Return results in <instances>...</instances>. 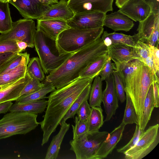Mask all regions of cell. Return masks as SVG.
Listing matches in <instances>:
<instances>
[{
  "label": "cell",
  "instance_id": "obj_40",
  "mask_svg": "<svg viewBox=\"0 0 159 159\" xmlns=\"http://www.w3.org/2000/svg\"><path fill=\"white\" fill-rule=\"evenodd\" d=\"M144 130L141 129L138 125H136L134 133L130 141L125 145L117 149L118 152L124 154L127 151L133 147L137 143Z\"/></svg>",
  "mask_w": 159,
  "mask_h": 159
},
{
  "label": "cell",
  "instance_id": "obj_36",
  "mask_svg": "<svg viewBox=\"0 0 159 159\" xmlns=\"http://www.w3.org/2000/svg\"><path fill=\"white\" fill-rule=\"evenodd\" d=\"M28 54L27 52H20L13 57L0 68V75L6 73L18 66Z\"/></svg>",
  "mask_w": 159,
  "mask_h": 159
},
{
  "label": "cell",
  "instance_id": "obj_23",
  "mask_svg": "<svg viewBox=\"0 0 159 159\" xmlns=\"http://www.w3.org/2000/svg\"><path fill=\"white\" fill-rule=\"evenodd\" d=\"M30 60V54L28 53L18 66L0 75V86L12 83L25 77L27 72V66Z\"/></svg>",
  "mask_w": 159,
  "mask_h": 159
},
{
  "label": "cell",
  "instance_id": "obj_50",
  "mask_svg": "<svg viewBox=\"0 0 159 159\" xmlns=\"http://www.w3.org/2000/svg\"><path fill=\"white\" fill-rule=\"evenodd\" d=\"M44 5L50 6L58 2V0H39Z\"/></svg>",
  "mask_w": 159,
  "mask_h": 159
},
{
  "label": "cell",
  "instance_id": "obj_52",
  "mask_svg": "<svg viewBox=\"0 0 159 159\" xmlns=\"http://www.w3.org/2000/svg\"><path fill=\"white\" fill-rule=\"evenodd\" d=\"M12 83H11L10 84H7V85H3V86H0V90H1V89H3L6 87L7 86H8V85H9L10 84H12Z\"/></svg>",
  "mask_w": 159,
  "mask_h": 159
},
{
  "label": "cell",
  "instance_id": "obj_21",
  "mask_svg": "<svg viewBox=\"0 0 159 159\" xmlns=\"http://www.w3.org/2000/svg\"><path fill=\"white\" fill-rule=\"evenodd\" d=\"M31 78L27 72L25 77L0 90V104L17 100L22 90Z\"/></svg>",
  "mask_w": 159,
  "mask_h": 159
},
{
  "label": "cell",
  "instance_id": "obj_22",
  "mask_svg": "<svg viewBox=\"0 0 159 159\" xmlns=\"http://www.w3.org/2000/svg\"><path fill=\"white\" fill-rule=\"evenodd\" d=\"M102 39L105 45L107 47L115 44H122L135 47L138 39L137 34L132 36L116 32H103Z\"/></svg>",
  "mask_w": 159,
  "mask_h": 159
},
{
  "label": "cell",
  "instance_id": "obj_30",
  "mask_svg": "<svg viewBox=\"0 0 159 159\" xmlns=\"http://www.w3.org/2000/svg\"><path fill=\"white\" fill-rule=\"evenodd\" d=\"M45 84L44 87L38 91L28 95L20 96L16 102L20 103H24L48 98V97L46 96V95L54 91L56 89L51 84Z\"/></svg>",
  "mask_w": 159,
  "mask_h": 159
},
{
  "label": "cell",
  "instance_id": "obj_45",
  "mask_svg": "<svg viewBox=\"0 0 159 159\" xmlns=\"http://www.w3.org/2000/svg\"><path fill=\"white\" fill-rule=\"evenodd\" d=\"M152 84L154 107L158 108L159 107V82L153 81Z\"/></svg>",
  "mask_w": 159,
  "mask_h": 159
},
{
  "label": "cell",
  "instance_id": "obj_9",
  "mask_svg": "<svg viewBox=\"0 0 159 159\" xmlns=\"http://www.w3.org/2000/svg\"><path fill=\"white\" fill-rule=\"evenodd\" d=\"M35 23L32 19H20L12 23V27L7 32L0 35V42L12 40L26 43L28 47L33 48L36 30Z\"/></svg>",
  "mask_w": 159,
  "mask_h": 159
},
{
  "label": "cell",
  "instance_id": "obj_41",
  "mask_svg": "<svg viewBox=\"0 0 159 159\" xmlns=\"http://www.w3.org/2000/svg\"><path fill=\"white\" fill-rule=\"evenodd\" d=\"M91 112V107L88 101H84L81 105L76 114L78 119L84 122L87 123Z\"/></svg>",
  "mask_w": 159,
  "mask_h": 159
},
{
  "label": "cell",
  "instance_id": "obj_25",
  "mask_svg": "<svg viewBox=\"0 0 159 159\" xmlns=\"http://www.w3.org/2000/svg\"><path fill=\"white\" fill-rule=\"evenodd\" d=\"M47 100L45 99L24 103L16 102L12 104L9 111H24L38 115L44 111L47 105Z\"/></svg>",
  "mask_w": 159,
  "mask_h": 159
},
{
  "label": "cell",
  "instance_id": "obj_28",
  "mask_svg": "<svg viewBox=\"0 0 159 159\" xmlns=\"http://www.w3.org/2000/svg\"><path fill=\"white\" fill-rule=\"evenodd\" d=\"M89 94V104L91 107H101L103 93L102 81L99 75L95 76Z\"/></svg>",
  "mask_w": 159,
  "mask_h": 159
},
{
  "label": "cell",
  "instance_id": "obj_35",
  "mask_svg": "<svg viewBox=\"0 0 159 159\" xmlns=\"http://www.w3.org/2000/svg\"><path fill=\"white\" fill-rule=\"evenodd\" d=\"M125 93L126 104L122 122L125 125L133 124L138 125L137 116L132 102L128 94Z\"/></svg>",
  "mask_w": 159,
  "mask_h": 159
},
{
  "label": "cell",
  "instance_id": "obj_20",
  "mask_svg": "<svg viewBox=\"0 0 159 159\" xmlns=\"http://www.w3.org/2000/svg\"><path fill=\"white\" fill-rule=\"evenodd\" d=\"M134 25L133 20L118 11L106 14L103 21V26L114 31H129Z\"/></svg>",
  "mask_w": 159,
  "mask_h": 159
},
{
  "label": "cell",
  "instance_id": "obj_14",
  "mask_svg": "<svg viewBox=\"0 0 159 159\" xmlns=\"http://www.w3.org/2000/svg\"><path fill=\"white\" fill-rule=\"evenodd\" d=\"M118 11L135 21H142L151 14L150 6L143 0H129Z\"/></svg>",
  "mask_w": 159,
  "mask_h": 159
},
{
  "label": "cell",
  "instance_id": "obj_5",
  "mask_svg": "<svg viewBox=\"0 0 159 159\" xmlns=\"http://www.w3.org/2000/svg\"><path fill=\"white\" fill-rule=\"evenodd\" d=\"M34 46L44 73L47 75L60 66L73 53L59 55L55 41L47 37L42 32L36 30Z\"/></svg>",
  "mask_w": 159,
  "mask_h": 159
},
{
  "label": "cell",
  "instance_id": "obj_16",
  "mask_svg": "<svg viewBox=\"0 0 159 159\" xmlns=\"http://www.w3.org/2000/svg\"><path fill=\"white\" fill-rule=\"evenodd\" d=\"M107 55L115 64L138 59L142 61L134 47L122 44L111 45L107 47Z\"/></svg>",
  "mask_w": 159,
  "mask_h": 159
},
{
  "label": "cell",
  "instance_id": "obj_38",
  "mask_svg": "<svg viewBox=\"0 0 159 159\" xmlns=\"http://www.w3.org/2000/svg\"><path fill=\"white\" fill-rule=\"evenodd\" d=\"M31 78V79L22 90L20 96L33 93L39 90L45 86V84L43 82L41 83L39 80L34 77Z\"/></svg>",
  "mask_w": 159,
  "mask_h": 159
},
{
  "label": "cell",
  "instance_id": "obj_39",
  "mask_svg": "<svg viewBox=\"0 0 159 159\" xmlns=\"http://www.w3.org/2000/svg\"><path fill=\"white\" fill-rule=\"evenodd\" d=\"M114 80L115 88L117 94L121 102H123L126 100L125 87L122 79L116 70L112 72Z\"/></svg>",
  "mask_w": 159,
  "mask_h": 159
},
{
  "label": "cell",
  "instance_id": "obj_18",
  "mask_svg": "<svg viewBox=\"0 0 159 159\" xmlns=\"http://www.w3.org/2000/svg\"><path fill=\"white\" fill-rule=\"evenodd\" d=\"M125 125L122 122L119 126L108 133L96 153V159H103L111 153L122 139Z\"/></svg>",
  "mask_w": 159,
  "mask_h": 159
},
{
  "label": "cell",
  "instance_id": "obj_7",
  "mask_svg": "<svg viewBox=\"0 0 159 159\" xmlns=\"http://www.w3.org/2000/svg\"><path fill=\"white\" fill-rule=\"evenodd\" d=\"M108 133L106 131L88 132L82 137L70 141V149L76 159H96V153Z\"/></svg>",
  "mask_w": 159,
  "mask_h": 159
},
{
  "label": "cell",
  "instance_id": "obj_3",
  "mask_svg": "<svg viewBox=\"0 0 159 159\" xmlns=\"http://www.w3.org/2000/svg\"><path fill=\"white\" fill-rule=\"evenodd\" d=\"M135 109L138 125L141 122L144 101L153 81L159 82L150 69L142 61L134 59L115 64Z\"/></svg>",
  "mask_w": 159,
  "mask_h": 159
},
{
  "label": "cell",
  "instance_id": "obj_27",
  "mask_svg": "<svg viewBox=\"0 0 159 159\" xmlns=\"http://www.w3.org/2000/svg\"><path fill=\"white\" fill-rule=\"evenodd\" d=\"M154 107L153 95L152 85L150 86L145 98L141 123L139 125L140 128L144 130L150 120Z\"/></svg>",
  "mask_w": 159,
  "mask_h": 159
},
{
  "label": "cell",
  "instance_id": "obj_49",
  "mask_svg": "<svg viewBox=\"0 0 159 159\" xmlns=\"http://www.w3.org/2000/svg\"><path fill=\"white\" fill-rule=\"evenodd\" d=\"M16 43L19 49V53L25 50L26 48L28 47V44L25 42L21 41H16Z\"/></svg>",
  "mask_w": 159,
  "mask_h": 159
},
{
  "label": "cell",
  "instance_id": "obj_51",
  "mask_svg": "<svg viewBox=\"0 0 159 159\" xmlns=\"http://www.w3.org/2000/svg\"><path fill=\"white\" fill-rule=\"evenodd\" d=\"M128 0H116L115 4L120 8Z\"/></svg>",
  "mask_w": 159,
  "mask_h": 159
},
{
  "label": "cell",
  "instance_id": "obj_32",
  "mask_svg": "<svg viewBox=\"0 0 159 159\" xmlns=\"http://www.w3.org/2000/svg\"><path fill=\"white\" fill-rule=\"evenodd\" d=\"M103 110L101 107H91V112L87 122L88 131L93 132L99 131L104 123Z\"/></svg>",
  "mask_w": 159,
  "mask_h": 159
},
{
  "label": "cell",
  "instance_id": "obj_26",
  "mask_svg": "<svg viewBox=\"0 0 159 159\" xmlns=\"http://www.w3.org/2000/svg\"><path fill=\"white\" fill-rule=\"evenodd\" d=\"M109 58L107 54L98 57L80 73L79 77L94 78L96 76L98 75Z\"/></svg>",
  "mask_w": 159,
  "mask_h": 159
},
{
  "label": "cell",
  "instance_id": "obj_2",
  "mask_svg": "<svg viewBox=\"0 0 159 159\" xmlns=\"http://www.w3.org/2000/svg\"><path fill=\"white\" fill-rule=\"evenodd\" d=\"M107 47L100 37L73 53L59 67L48 75L43 82L56 89L61 88L79 77L80 73L100 57L107 54Z\"/></svg>",
  "mask_w": 159,
  "mask_h": 159
},
{
  "label": "cell",
  "instance_id": "obj_44",
  "mask_svg": "<svg viewBox=\"0 0 159 159\" xmlns=\"http://www.w3.org/2000/svg\"><path fill=\"white\" fill-rule=\"evenodd\" d=\"M149 45L152 52L153 68L155 74L159 71V50L158 47Z\"/></svg>",
  "mask_w": 159,
  "mask_h": 159
},
{
  "label": "cell",
  "instance_id": "obj_37",
  "mask_svg": "<svg viewBox=\"0 0 159 159\" xmlns=\"http://www.w3.org/2000/svg\"><path fill=\"white\" fill-rule=\"evenodd\" d=\"M75 125H71L73 140L79 139L88 132L87 123L79 120L77 116L75 117Z\"/></svg>",
  "mask_w": 159,
  "mask_h": 159
},
{
  "label": "cell",
  "instance_id": "obj_11",
  "mask_svg": "<svg viewBox=\"0 0 159 159\" xmlns=\"http://www.w3.org/2000/svg\"><path fill=\"white\" fill-rule=\"evenodd\" d=\"M114 0H68V5L75 14L100 12L105 13L112 11Z\"/></svg>",
  "mask_w": 159,
  "mask_h": 159
},
{
  "label": "cell",
  "instance_id": "obj_15",
  "mask_svg": "<svg viewBox=\"0 0 159 159\" xmlns=\"http://www.w3.org/2000/svg\"><path fill=\"white\" fill-rule=\"evenodd\" d=\"M105 81L106 86L103 91L102 100L106 114L104 122L108 121L111 119L119 107V99L116 91L113 74H111L109 77Z\"/></svg>",
  "mask_w": 159,
  "mask_h": 159
},
{
  "label": "cell",
  "instance_id": "obj_10",
  "mask_svg": "<svg viewBox=\"0 0 159 159\" xmlns=\"http://www.w3.org/2000/svg\"><path fill=\"white\" fill-rule=\"evenodd\" d=\"M139 22L137 34L138 40L155 46L159 41V12H152L146 19Z\"/></svg>",
  "mask_w": 159,
  "mask_h": 159
},
{
  "label": "cell",
  "instance_id": "obj_19",
  "mask_svg": "<svg viewBox=\"0 0 159 159\" xmlns=\"http://www.w3.org/2000/svg\"><path fill=\"white\" fill-rule=\"evenodd\" d=\"M74 15L68 5L67 1L60 0L57 3L49 6L38 19H59L68 21Z\"/></svg>",
  "mask_w": 159,
  "mask_h": 159
},
{
  "label": "cell",
  "instance_id": "obj_43",
  "mask_svg": "<svg viewBox=\"0 0 159 159\" xmlns=\"http://www.w3.org/2000/svg\"><path fill=\"white\" fill-rule=\"evenodd\" d=\"M110 57L108 59L103 69L100 73L99 75L100 76L101 80L102 81L108 79L114 70H115L116 67L114 63H112Z\"/></svg>",
  "mask_w": 159,
  "mask_h": 159
},
{
  "label": "cell",
  "instance_id": "obj_24",
  "mask_svg": "<svg viewBox=\"0 0 159 159\" xmlns=\"http://www.w3.org/2000/svg\"><path fill=\"white\" fill-rule=\"evenodd\" d=\"M60 130L54 136L48 149L45 159H56L58 157L61 145L66 133L70 127V124L66 121L61 122Z\"/></svg>",
  "mask_w": 159,
  "mask_h": 159
},
{
  "label": "cell",
  "instance_id": "obj_34",
  "mask_svg": "<svg viewBox=\"0 0 159 159\" xmlns=\"http://www.w3.org/2000/svg\"><path fill=\"white\" fill-rule=\"evenodd\" d=\"M27 72L31 77H34L40 81L45 79V73L38 57H33L30 59L27 66Z\"/></svg>",
  "mask_w": 159,
  "mask_h": 159
},
{
  "label": "cell",
  "instance_id": "obj_17",
  "mask_svg": "<svg viewBox=\"0 0 159 159\" xmlns=\"http://www.w3.org/2000/svg\"><path fill=\"white\" fill-rule=\"evenodd\" d=\"M37 20V30L42 32L47 37L54 41H55L61 32L71 28L67 21L61 19Z\"/></svg>",
  "mask_w": 159,
  "mask_h": 159
},
{
  "label": "cell",
  "instance_id": "obj_47",
  "mask_svg": "<svg viewBox=\"0 0 159 159\" xmlns=\"http://www.w3.org/2000/svg\"><path fill=\"white\" fill-rule=\"evenodd\" d=\"M151 7L152 12H159V0H143Z\"/></svg>",
  "mask_w": 159,
  "mask_h": 159
},
{
  "label": "cell",
  "instance_id": "obj_4",
  "mask_svg": "<svg viewBox=\"0 0 159 159\" xmlns=\"http://www.w3.org/2000/svg\"><path fill=\"white\" fill-rule=\"evenodd\" d=\"M103 32V27L89 29L70 28L59 34L55 46L59 55L73 53L101 37Z\"/></svg>",
  "mask_w": 159,
  "mask_h": 159
},
{
  "label": "cell",
  "instance_id": "obj_6",
  "mask_svg": "<svg viewBox=\"0 0 159 159\" xmlns=\"http://www.w3.org/2000/svg\"><path fill=\"white\" fill-rule=\"evenodd\" d=\"M38 115L24 111H12L0 120V140L17 134H25L39 125Z\"/></svg>",
  "mask_w": 159,
  "mask_h": 159
},
{
  "label": "cell",
  "instance_id": "obj_33",
  "mask_svg": "<svg viewBox=\"0 0 159 159\" xmlns=\"http://www.w3.org/2000/svg\"><path fill=\"white\" fill-rule=\"evenodd\" d=\"M12 23L9 3L0 2V33H6L10 30Z\"/></svg>",
  "mask_w": 159,
  "mask_h": 159
},
{
  "label": "cell",
  "instance_id": "obj_46",
  "mask_svg": "<svg viewBox=\"0 0 159 159\" xmlns=\"http://www.w3.org/2000/svg\"><path fill=\"white\" fill-rule=\"evenodd\" d=\"M18 53V52L0 53V68Z\"/></svg>",
  "mask_w": 159,
  "mask_h": 159
},
{
  "label": "cell",
  "instance_id": "obj_8",
  "mask_svg": "<svg viewBox=\"0 0 159 159\" xmlns=\"http://www.w3.org/2000/svg\"><path fill=\"white\" fill-rule=\"evenodd\" d=\"M159 125L150 126L136 144L124 154L126 159H142L154 149L159 142Z\"/></svg>",
  "mask_w": 159,
  "mask_h": 159
},
{
  "label": "cell",
  "instance_id": "obj_31",
  "mask_svg": "<svg viewBox=\"0 0 159 159\" xmlns=\"http://www.w3.org/2000/svg\"><path fill=\"white\" fill-rule=\"evenodd\" d=\"M92 84V83H89L74 101L61 122L66 121L68 119L74 118L82 104L89 99Z\"/></svg>",
  "mask_w": 159,
  "mask_h": 159
},
{
  "label": "cell",
  "instance_id": "obj_1",
  "mask_svg": "<svg viewBox=\"0 0 159 159\" xmlns=\"http://www.w3.org/2000/svg\"><path fill=\"white\" fill-rule=\"evenodd\" d=\"M79 77L67 85L51 92L43 120L39 122L43 131L41 145L47 143L74 101L93 80Z\"/></svg>",
  "mask_w": 159,
  "mask_h": 159
},
{
  "label": "cell",
  "instance_id": "obj_48",
  "mask_svg": "<svg viewBox=\"0 0 159 159\" xmlns=\"http://www.w3.org/2000/svg\"><path fill=\"white\" fill-rule=\"evenodd\" d=\"M13 104L11 101H9L0 104V114L5 113L9 111L10 107Z\"/></svg>",
  "mask_w": 159,
  "mask_h": 159
},
{
  "label": "cell",
  "instance_id": "obj_53",
  "mask_svg": "<svg viewBox=\"0 0 159 159\" xmlns=\"http://www.w3.org/2000/svg\"><path fill=\"white\" fill-rule=\"evenodd\" d=\"M10 0H0V2L2 3H9Z\"/></svg>",
  "mask_w": 159,
  "mask_h": 159
},
{
  "label": "cell",
  "instance_id": "obj_13",
  "mask_svg": "<svg viewBox=\"0 0 159 159\" xmlns=\"http://www.w3.org/2000/svg\"><path fill=\"white\" fill-rule=\"evenodd\" d=\"M27 19H38L49 7L39 0H10L9 2Z\"/></svg>",
  "mask_w": 159,
  "mask_h": 159
},
{
  "label": "cell",
  "instance_id": "obj_29",
  "mask_svg": "<svg viewBox=\"0 0 159 159\" xmlns=\"http://www.w3.org/2000/svg\"><path fill=\"white\" fill-rule=\"evenodd\" d=\"M134 48L142 61L150 69L153 74L157 77L154 70L152 54L149 45L138 39Z\"/></svg>",
  "mask_w": 159,
  "mask_h": 159
},
{
  "label": "cell",
  "instance_id": "obj_42",
  "mask_svg": "<svg viewBox=\"0 0 159 159\" xmlns=\"http://www.w3.org/2000/svg\"><path fill=\"white\" fill-rule=\"evenodd\" d=\"M19 48L16 41L8 40L0 42V53H19Z\"/></svg>",
  "mask_w": 159,
  "mask_h": 159
},
{
  "label": "cell",
  "instance_id": "obj_12",
  "mask_svg": "<svg viewBox=\"0 0 159 159\" xmlns=\"http://www.w3.org/2000/svg\"><path fill=\"white\" fill-rule=\"evenodd\" d=\"M106 13L100 12L75 14L68 21L71 28L82 29H93L103 27Z\"/></svg>",
  "mask_w": 159,
  "mask_h": 159
}]
</instances>
